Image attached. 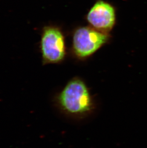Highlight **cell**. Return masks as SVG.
Returning <instances> with one entry per match:
<instances>
[{"mask_svg": "<svg viewBox=\"0 0 147 148\" xmlns=\"http://www.w3.org/2000/svg\"><path fill=\"white\" fill-rule=\"evenodd\" d=\"M56 105L63 113L81 119L92 113L94 101L86 82L75 77L69 80L55 98Z\"/></svg>", "mask_w": 147, "mask_h": 148, "instance_id": "6da1fadb", "label": "cell"}, {"mask_svg": "<svg viewBox=\"0 0 147 148\" xmlns=\"http://www.w3.org/2000/svg\"><path fill=\"white\" fill-rule=\"evenodd\" d=\"M110 39L108 33L91 26L79 27L73 35V53L78 59L85 60L106 44Z\"/></svg>", "mask_w": 147, "mask_h": 148, "instance_id": "7a4b0ae2", "label": "cell"}, {"mask_svg": "<svg viewBox=\"0 0 147 148\" xmlns=\"http://www.w3.org/2000/svg\"><path fill=\"white\" fill-rule=\"evenodd\" d=\"M40 49L44 65L61 63L67 54L65 39L62 30L57 26L44 27L41 31Z\"/></svg>", "mask_w": 147, "mask_h": 148, "instance_id": "3957f363", "label": "cell"}, {"mask_svg": "<svg viewBox=\"0 0 147 148\" xmlns=\"http://www.w3.org/2000/svg\"><path fill=\"white\" fill-rule=\"evenodd\" d=\"M89 25L102 32L108 33L112 29L116 22L115 7L110 3L98 0L86 14Z\"/></svg>", "mask_w": 147, "mask_h": 148, "instance_id": "277c9868", "label": "cell"}]
</instances>
